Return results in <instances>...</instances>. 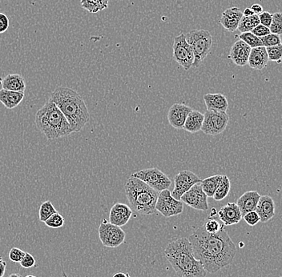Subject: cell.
<instances>
[{"mask_svg": "<svg viewBox=\"0 0 282 277\" xmlns=\"http://www.w3.org/2000/svg\"><path fill=\"white\" fill-rule=\"evenodd\" d=\"M194 256L209 273H216L234 260L236 248L223 227L217 233H209L203 226L188 237Z\"/></svg>", "mask_w": 282, "mask_h": 277, "instance_id": "obj_1", "label": "cell"}, {"mask_svg": "<svg viewBox=\"0 0 282 277\" xmlns=\"http://www.w3.org/2000/svg\"><path fill=\"white\" fill-rule=\"evenodd\" d=\"M51 100L62 111L73 132H79L90 121V114L82 96L76 91L58 87L51 94Z\"/></svg>", "mask_w": 282, "mask_h": 277, "instance_id": "obj_2", "label": "cell"}, {"mask_svg": "<svg viewBox=\"0 0 282 277\" xmlns=\"http://www.w3.org/2000/svg\"><path fill=\"white\" fill-rule=\"evenodd\" d=\"M165 255L179 277H206L207 274L202 263L194 256L192 245L187 238L170 242Z\"/></svg>", "mask_w": 282, "mask_h": 277, "instance_id": "obj_3", "label": "cell"}, {"mask_svg": "<svg viewBox=\"0 0 282 277\" xmlns=\"http://www.w3.org/2000/svg\"><path fill=\"white\" fill-rule=\"evenodd\" d=\"M35 125L48 140H56L73 132L69 123L51 99L35 114Z\"/></svg>", "mask_w": 282, "mask_h": 277, "instance_id": "obj_4", "label": "cell"}, {"mask_svg": "<svg viewBox=\"0 0 282 277\" xmlns=\"http://www.w3.org/2000/svg\"><path fill=\"white\" fill-rule=\"evenodd\" d=\"M125 191L132 210L144 216L155 214L159 195L157 191L142 180L131 176L125 183Z\"/></svg>", "mask_w": 282, "mask_h": 277, "instance_id": "obj_5", "label": "cell"}, {"mask_svg": "<svg viewBox=\"0 0 282 277\" xmlns=\"http://www.w3.org/2000/svg\"><path fill=\"white\" fill-rule=\"evenodd\" d=\"M185 38L193 51L192 67L197 68L210 54L213 45V37L210 31L206 30H193L185 34Z\"/></svg>", "mask_w": 282, "mask_h": 277, "instance_id": "obj_6", "label": "cell"}, {"mask_svg": "<svg viewBox=\"0 0 282 277\" xmlns=\"http://www.w3.org/2000/svg\"><path fill=\"white\" fill-rule=\"evenodd\" d=\"M131 176L142 180L158 192L169 189L172 185V181L169 176L156 168H146L137 171Z\"/></svg>", "mask_w": 282, "mask_h": 277, "instance_id": "obj_7", "label": "cell"}, {"mask_svg": "<svg viewBox=\"0 0 282 277\" xmlns=\"http://www.w3.org/2000/svg\"><path fill=\"white\" fill-rule=\"evenodd\" d=\"M229 116L225 111H207L204 114L202 131L209 136H217L225 132Z\"/></svg>", "mask_w": 282, "mask_h": 277, "instance_id": "obj_8", "label": "cell"}, {"mask_svg": "<svg viewBox=\"0 0 282 277\" xmlns=\"http://www.w3.org/2000/svg\"><path fill=\"white\" fill-rule=\"evenodd\" d=\"M102 245L107 248H117L125 242L126 233L121 227L103 220L98 229Z\"/></svg>", "mask_w": 282, "mask_h": 277, "instance_id": "obj_9", "label": "cell"}, {"mask_svg": "<svg viewBox=\"0 0 282 277\" xmlns=\"http://www.w3.org/2000/svg\"><path fill=\"white\" fill-rule=\"evenodd\" d=\"M155 210L166 218L181 214L184 210V203L173 198L169 189L159 192Z\"/></svg>", "mask_w": 282, "mask_h": 277, "instance_id": "obj_10", "label": "cell"}, {"mask_svg": "<svg viewBox=\"0 0 282 277\" xmlns=\"http://www.w3.org/2000/svg\"><path fill=\"white\" fill-rule=\"evenodd\" d=\"M173 49L175 60L185 71H188L193 64L194 53L192 48L187 43L185 34L182 33L174 38Z\"/></svg>", "mask_w": 282, "mask_h": 277, "instance_id": "obj_11", "label": "cell"}, {"mask_svg": "<svg viewBox=\"0 0 282 277\" xmlns=\"http://www.w3.org/2000/svg\"><path fill=\"white\" fill-rule=\"evenodd\" d=\"M202 182L200 177L192 171L184 170L179 172L174 177V189L171 194L173 198L181 201V196L190 189L192 186Z\"/></svg>", "mask_w": 282, "mask_h": 277, "instance_id": "obj_12", "label": "cell"}, {"mask_svg": "<svg viewBox=\"0 0 282 277\" xmlns=\"http://www.w3.org/2000/svg\"><path fill=\"white\" fill-rule=\"evenodd\" d=\"M181 201L192 209L202 212H207L209 209L208 196L204 192L200 183L192 186L181 196Z\"/></svg>", "mask_w": 282, "mask_h": 277, "instance_id": "obj_13", "label": "cell"}, {"mask_svg": "<svg viewBox=\"0 0 282 277\" xmlns=\"http://www.w3.org/2000/svg\"><path fill=\"white\" fill-rule=\"evenodd\" d=\"M192 108L184 103H174L168 112V121L175 129H183L187 116Z\"/></svg>", "mask_w": 282, "mask_h": 277, "instance_id": "obj_14", "label": "cell"}, {"mask_svg": "<svg viewBox=\"0 0 282 277\" xmlns=\"http://www.w3.org/2000/svg\"><path fill=\"white\" fill-rule=\"evenodd\" d=\"M218 218L224 226H231L240 223L243 218L241 212L236 203H228L217 212Z\"/></svg>", "mask_w": 282, "mask_h": 277, "instance_id": "obj_15", "label": "cell"}, {"mask_svg": "<svg viewBox=\"0 0 282 277\" xmlns=\"http://www.w3.org/2000/svg\"><path fill=\"white\" fill-rule=\"evenodd\" d=\"M133 216V210L129 205L116 203L112 206L109 213V222L114 225L122 226L128 224Z\"/></svg>", "mask_w": 282, "mask_h": 277, "instance_id": "obj_16", "label": "cell"}, {"mask_svg": "<svg viewBox=\"0 0 282 277\" xmlns=\"http://www.w3.org/2000/svg\"><path fill=\"white\" fill-rule=\"evenodd\" d=\"M252 48L243 41H236L231 48L228 58L232 63L239 67L247 65Z\"/></svg>", "mask_w": 282, "mask_h": 277, "instance_id": "obj_17", "label": "cell"}, {"mask_svg": "<svg viewBox=\"0 0 282 277\" xmlns=\"http://www.w3.org/2000/svg\"><path fill=\"white\" fill-rule=\"evenodd\" d=\"M243 13L240 8H231L225 10L221 15L220 23L226 31L233 32L236 31L240 23Z\"/></svg>", "mask_w": 282, "mask_h": 277, "instance_id": "obj_18", "label": "cell"}, {"mask_svg": "<svg viewBox=\"0 0 282 277\" xmlns=\"http://www.w3.org/2000/svg\"><path fill=\"white\" fill-rule=\"evenodd\" d=\"M255 211L262 223L272 220L275 216V203L273 198L269 195H261Z\"/></svg>", "mask_w": 282, "mask_h": 277, "instance_id": "obj_19", "label": "cell"}, {"mask_svg": "<svg viewBox=\"0 0 282 277\" xmlns=\"http://www.w3.org/2000/svg\"><path fill=\"white\" fill-rule=\"evenodd\" d=\"M260 197L261 195L257 191H249L238 198L236 204L241 212L242 216L248 212L256 210Z\"/></svg>", "mask_w": 282, "mask_h": 277, "instance_id": "obj_20", "label": "cell"}, {"mask_svg": "<svg viewBox=\"0 0 282 277\" xmlns=\"http://www.w3.org/2000/svg\"><path fill=\"white\" fill-rule=\"evenodd\" d=\"M269 59L266 48L264 46L252 48L248 64L254 70H262L266 67Z\"/></svg>", "mask_w": 282, "mask_h": 277, "instance_id": "obj_21", "label": "cell"}, {"mask_svg": "<svg viewBox=\"0 0 282 277\" xmlns=\"http://www.w3.org/2000/svg\"><path fill=\"white\" fill-rule=\"evenodd\" d=\"M204 101L209 111H225L228 108L226 96L221 93H208L204 96Z\"/></svg>", "mask_w": 282, "mask_h": 277, "instance_id": "obj_22", "label": "cell"}, {"mask_svg": "<svg viewBox=\"0 0 282 277\" xmlns=\"http://www.w3.org/2000/svg\"><path fill=\"white\" fill-rule=\"evenodd\" d=\"M24 98V92H13V91L0 90V103L4 104L8 109L16 108L21 103Z\"/></svg>", "mask_w": 282, "mask_h": 277, "instance_id": "obj_23", "label": "cell"}, {"mask_svg": "<svg viewBox=\"0 0 282 277\" xmlns=\"http://www.w3.org/2000/svg\"><path fill=\"white\" fill-rule=\"evenodd\" d=\"M2 87L5 90L24 92L26 90L25 80L19 74H9L3 80Z\"/></svg>", "mask_w": 282, "mask_h": 277, "instance_id": "obj_24", "label": "cell"}, {"mask_svg": "<svg viewBox=\"0 0 282 277\" xmlns=\"http://www.w3.org/2000/svg\"><path fill=\"white\" fill-rule=\"evenodd\" d=\"M204 122V114L192 109L187 116L183 129L190 133H196L202 130Z\"/></svg>", "mask_w": 282, "mask_h": 277, "instance_id": "obj_25", "label": "cell"}, {"mask_svg": "<svg viewBox=\"0 0 282 277\" xmlns=\"http://www.w3.org/2000/svg\"><path fill=\"white\" fill-rule=\"evenodd\" d=\"M203 227L207 232L211 234L217 233L219 231H221L223 227H225L219 220L217 209L214 208L212 209L210 216L208 217Z\"/></svg>", "mask_w": 282, "mask_h": 277, "instance_id": "obj_26", "label": "cell"}, {"mask_svg": "<svg viewBox=\"0 0 282 277\" xmlns=\"http://www.w3.org/2000/svg\"><path fill=\"white\" fill-rule=\"evenodd\" d=\"M222 176L223 175H215V176H212L202 180L200 183V186H202L204 192L208 197H213L216 190L222 179Z\"/></svg>", "mask_w": 282, "mask_h": 277, "instance_id": "obj_27", "label": "cell"}, {"mask_svg": "<svg viewBox=\"0 0 282 277\" xmlns=\"http://www.w3.org/2000/svg\"><path fill=\"white\" fill-rule=\"evenodd\" d=\"M108 2L109 0H80V5L90 13H97L107 9Z\"/></svg>", "mask_w": 282, "mask_h": 277, "instance_id": "obj_28", "label": "cell"}, {"mask_svg": "<svg viewBox=\"0 0 282 277\" xmlns=\"http://www.w3.org/2000/svg\"><path fill=\"white\" fill-rule=\"evenodd\" d=\"M258 24H260L258 15L252 16H242L237 30L240 33L250 32L253 31Z\"/></svg>", "mask_w": 282, "mask_h": 277, "instance_id": "obj_29", "label": "cell"}, {"mask_svg": "<svg viewBox=\"0 0 282 277\" xmlns=\"http://www.w3.org/2000/svg\"><path fill=\"white\" fill-rule=\"evenodd\" d=\"M231 189V182L230 180L228 179V176L223 175L222 179H221L217 190H216L215 193L213 195V199L216 201H221L225 199L228 196L229 191Z\"/></svg>", "mask_w": 282, "mask_h": 277, "instance_id": "obj_30", "label": "cell"}, {"mask_svg": "<svg viewBox=\"0 0 282 277\" xmlns=\"http://www.w3.org/2000/svg\"><path fill=\"white\" fill-rule=\"evenodd\" d=\"M57 211L55 209L54 205H52L50 201L42 203L39 211H38V218L41 222H45L50 216L56 213Z\"/></svg>", "mask_w": 282, "mask_h": 277, "instance_id": "obj_31", "label": "cell"}, {"mask_svg": "<svg viewBox=\"0 0 282 277\" xmlns=\"http://www.w3.org/2000/svg\"><path fill=\"white\" fill-rule=\"evenodd\" d=\"M240 41L246 43L251 48H257V47L263 46L261 42V38L256 36L255 34L250 32L241 33L239 35Z\"/></svg>", "mask_w": 282, "mask_h": 277, "instance_id": "obj_32", "label": "cell"}, {"mask_svg": "<svg viewBox=\"0 0 282 277\" xmlns=\"http://www.w3.org/2000/svg\"><path fill=\"white\" fill-rule=\"evenodd\" d=\"M267 54L269 60L276 63H281L282 59V44L276 46L266 48Z\"/></svg>", "mask_w": 282, "mask_h": 277, "instance_id": "obj_33", "label": "cell"}, {"mask_svg": "<svg viewBox=\"0 0 282 277\" xmlns=\"http://www.w3.org/2000/svg\"><path fill=\"white\" fill-rule=\"evenodd\" d=\"M271 33L273 34H282V12H276L273 14V21L269 27Z\"/></svg>", "mask_w": 282, "mask_h": 277, "instance_id": "obj_34", "label": "cell"}, {"mask_svg": "<svg viewBox=\"0 0 282 277\" xmlns=\"http://www.w3.org/2000/svg\"><path fill=\"white\" fill-rule=\"evenodd\" d=\"M45 223L48 227L51 228H60L64 225V218L57 212L50 216Z\"/></svg>", "mask_w": 282, "mask_h": 277, "instance_id": "obj_35", "label": "cell"}, {"mask_svg": "<svg viewBox=\"0 0 282 277\" xmlns=\"http://www.w3.org/2000/svg\"><path fill=\"white\" fill-rule=\"evenodd\" d=\"M261 41L262 42V45L265 48L276 46V45L282 44L281 38H280V35L273 34V33L267 34L266 36L261 37Z\"/></svg>", "mask_w": 282, "mask_h": 277, "instance_id": "obj_36", "label": "cell"}, {"mask_svg": "<svg viewBox=\"0 0 282 277\" xmlns=\"http://www.w3.org/2000/svg\"><path fill=\"white\" fill-rule=\"evenodd\" d=\"M243 219H244L245 221L246 222V224H249L250 226L257 225V224L261 221L260 216H258L256 211L248 212V213H246V214L243 216Z\"/></svg>", "mask_w": 282, "mask_h": 277, "instance_id": "obj_37", "label": "cell"}, {"mask_svg": "<svg viewBox=\"0 0 282 277\" xmlns=\"http://www.w3.org/2000/svg\"><path fill=\"white\" fill-rule=\"evenodd\" d=\"M26 252L18 248H12L9 252V259L15 263H20Z\"/></svg>", "mask_w": 282, "mask_h": 277, "instance_id": "obj_38", "label": "cell"}, {"mask_svg": "<svg viewBox=\"0 0 282 277\" xmlns=\"http://www.w3.org/2000/svg\"><path fill=\"white\" fill-rule=\"evenodd\" d=\"M20 264L22 267L24 268H31L35 266V260L32 255L30 254L29 252H26L25 255L23 256L20 261Z\"/></svg>", "mask_w": 282, "mask_h": 277, "instance_id": "obj_39", "label": "cell"}, {"mask_svg": "<svg viewBox=\"0 0 282 277\" xmlns=\"http://www.w3.org/2000/svg\"><path fill=\"white\" fill-rule=\"evenodd\" d=\"M259 17L260 23L267 27H270L271 23L273 21V14L268 12H263L258 15Z\"/></svg>", "mask_w": 282, "mask_h": 277, "instance_id": "obj_40", "label": "cell"}, {"mask_svg": "<svg viewBox=\"0 0 282 277\" xmlns=\"http://www.w3.org/2000/svg\"><path fill=\"white\" fill-rule=\"evenodd\" d=\"M251 32L255 34L256 36L261 38V37L266 36L267 34H270L271 31L269 27H265L260 23Z\"/></svg>", "mask_w": 282, "mask_h": 277, "instance_id": "obj_41", "label": "cell"}, {"mask_svg": "<svg viewBox=\"0 0 282 277\" xmlns=\"http://www.w3.org/2000/svg\"><path fill=\"white\" fill-rule=\"evenodd\" d=\"M9 19L5 14L0 12V34L6 32L9 27Z\"/></svg>", "mask_w": 282, "mask_h": 277, "instance_id": "obj_42", "label": "cell"}, {"mask_svg": "<svg viewBox=\"0 0 282 277\" xmlns=\"http://www.w3.org/2000/svg\"><path fill=\"white\" fill-rule=\"evenodd\" d=\"M250 8H251L252 11L254 12L255 15H260V14L263 12V8L261 5H259V4H254Z\"/></svg>", "mask_w": 282, "mask_h": 277, "instance_id": "obj_43", "label": "cell"}, {"mask_svg": "<svg viewBox=\"0 0 282 277\" xmlns=\"http://www.w3.org/2000/svg\"><path fill=\"white\" fill-rule=\"evenodd\" d=\"M7 264L2 259H0V277H4L6 271Z\"/></svg>", "mask_w": 282, "mask_h": 277, "instance_id": "obj_44", "label": "cell"}, {"mask_svg": "<svg viewBox=\"0 0 282 277\" xmlns=\"http://www.w3.org/2000/svg\"><path fill=\"white\" fill-rule=\"evenodd\" d=\"M242 13H243V16H252L255 15L254 12L252 11L251 8H246L244 12H242Z\"/></svg>", "mask_w": 282, "mask_h": 277, "instance_id": "obj_45", "label": "cell"}, {"mask_svg": "<svg viewBox=\"0 0 282 277\" xmlns=\"http://www.w3.org/2000/svg\"><path fill=\"white\" fill-rule=\"evenodd\" d=\"M112 277H131V275H129V273H127V272H122V271H119V272L115 273Z\"/></svg>", "mask_w": 282, "mask_h": 277, "instance_id": "obj_46", "label": "cell"}, {"mask_svg": "<svg viewBox=\"0 0 282 277\" xmlns=\"http://www.w3.org/2000/svg\"><path fill=\"white\" fill-rule=\"evenodd\" d=\"M9 277H23L22 275H19V274L17 273H13L12 275H10Z\"/></svg>", "mask_w": 282, "mask_h": 277, "instance_id": "obj_47", "label": "cell"}, {"mask_svg": "<svg viewBox=\"0 0 282 277\" xmlns=\"http://www.w3.org/2000/svg\"><path fill=\"white\" fill-rule=\"evenodd\" d=\"M26 277H37V276H35V275H27V276Z\"/></svg>", "mask_w": 282, "mask_h": 277, "instance_id": "obj_48", "label": "cell"}, {"mask_svg": "<svg viewBox=\"0 0 282 277\" xmlns=\"http://www.w3.org/2000/svg\"><path fill=\"white\" fill-rule=\"evenodd\" d=\"M0 259H2V257H1V256H0Z\"/></svg>", "mask_w": 282, "mask_h": 277, "instance_id": "obj_49", "label": "cell"}]
</instances>
